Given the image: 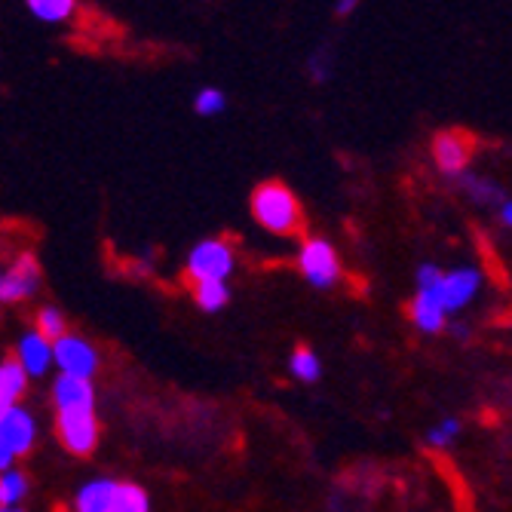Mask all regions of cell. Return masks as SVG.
<instances>
[{
    "mask_svg": "<svg viewBox=\"0 0 512 512\" xmlns=\"http://www.w3.org/2000/svg\"><path fill=\"white\" fill-rule=\"evenodd\" d=\"M28 497V476L22 470H7L0 476V506H22Z\"/></svg>",
    "mask_w": 512,
    "mask_h": 512,
    "instance_id": "16",
    "label": "cell"
},
{
    "mask_svg": "<svg viewBox=\"0 0 512 512\" xmlns=\"http://www.w3.org/2000/svg\"><path fill=\"white\" fill-rule=\"evenodd\" d=\"M37 442V424L22 405L0 411V467L13 470V460L25 457Z\"/></svg>",
    "mask_w": 512,
    "mask_h": 512,
    "instance_id": "4",
    "label": "cell"
},
{
    "mask_svg": "<svg viewBox=\"0 0 512 512\" xmlns=\"http://www.w3.org/2000/svg\"><path fill=\"white\" fill-rule=\"evenodd\" d=\"M0 512H25L22 506H0Z\"/></svg>",
    "mask_w": 512,
    "mask_h": 512,
    "instance_id": "25",
    "label": "cell"
},
{
    "mask_svg": "<svg viewBox=\"0 0 512 512\" xmlns=\"http://www.w3.org/2000/svg\"><path fill=\"white\" fill-rule=\"evenodd\" d=\"M56 433L65 451L86 457L99 445V421L96 408H77V411H59L56 414Z\"/></svg>",
    "mask_w": 512,
    "mask_h": 512,
    "instance_id": "6",
    "label": "cell"
},
{
    "mask_svg": "<svg viewBox=\"0 0 512 512\" xmlns=\"http://www.w3.org/2000/svg\"><path fill=\"white\" fill-rule=\"evenodd\" d=\"M252 215L264 230L279 234V237H292L301 230V206H298L295 194L279 181H267L255 191Z\"/></svg>",
    "mask_w": 512,
    "mask_h": 512,
    "instance_id": "2",
    "label": "cell"
},
{
    "mask_svg": "<svg viewBox=\"0 0 512 512\" xmlns=\"http://www.w3.org/2000/svg\"><path fill=\"white\" fill-rule=\"evenodd\" d=\"M28 10L40 22H65L74 13V0H28Z\"/></svg>",
    "mask_w": 512,
    "mask_h": 512,
    "instance_id": "18",
    "label": "cell"
},
{
    "mask_svg": "<svg viewBox=\"0 0 512 512\" xmlns=\"http://www.w3.org/2000/svg\"><path fill=\"white\" fill-rule=\"evenodd\" d=\"M194 301H197L200 310L218 313V310L227 307L230 289H227V283H194Z\"/></svg>",
    "mask_w": 512,
    "mask_h": 512,
    "instance_id": "15",
    "label": "cell"
},
{
    "mask_svg": "<svg viewBox=\"0 0 512 512\" xmlns=\"http://www.w3.org/2000/svg\"><path fill=\"white\" fill-rule=\"evenodd\" d=\"M224 105H227V99H224V92H221V89H200V96H197V102H194L197 114H203V117L221 114Z\"/></svg>",
    "mask_w": 512,
    "mask_h": 512,
    "instance_id": "22",
    "label": "cell"
},
{
    "mask_svg": "<svg viewBox=\"0 0 512 512\" xmlns=\"http://www.w3.org/2000/svg\"><path fill=\"white\" fill-rule=\"evenodd\" d=\"M28 381H31V375L19 365L16 356L4 359V365H0V411L19 405V399L28 390Z\"/></svg>",
    "mask_w": 512,
    "mask_h": 512,
    "instance_id": "14",
    "label": "cell"
},
{
    "mask_svg": "<svg viewBox=\"0 0 512 512\" xmlns=\"http://www.w3.org/2000/svg\"><path fill=\"white\" fill-rule=\"evenodd\" d=\"M16 359L28 371L31 378H43L46 371L56 365V344L50 338H43L37 329L25 332L16 344Z\"/></svg>",
    "mask_w": 512,
    "mask_h": 512,
    "instance_id": "11",
    "label": "cell"
},
{
    "mask_svg": "<svg viewBox=\"0 0 512 512\" xmlns=\"http://www.w3.org/2000/svg\"><path fill=\"white\" fill-rule=\"evenodd\" d=\"M298 267L304 273V279L313 289H332L341 279V261L338 252L332 249V243L325 240H307L298 252Z\"/></svg>",
    "mask_w": 512,
    "mask_h": 512,
    "instance_id": "7",
    "label": "cell"
},
{
    "mask_svg": "<svg viewBox=\"0 0 512 512\" xmlns=\"http://www.w3.org/2000/svg\"><path fill=\"white\" fill-rule=\"evenodd\" d=\"M457 436H460V421H457V417H445V421H439V424L427 433V442H430L433 448H445V445H451Z\"/></svg>",
    "mask_w": 512,
    "mask_h": 512,
    "instance_id": "21",
    "label": "cell"
},
{
    "mask_svg": "<svg viewBox=\"0 0 512 512\" xmlns=\"http://www.w3.org/2000/svg\"><path fill=\"white\" fill-rule=\"evenodd\" d=\"M40 289V267L34 255H19L10 270L0 276V301L4 304H16L31 298Z\"/></svg>",
    "mask_w": 512,
    "mask_h": 512,
    "instance_id": "8",
    "label": "cell"
},
{
    "mask_svg": "<svg viewBox=\"0 0 512 512\" xmlns=\"http://www.w3.org/2000/svg\"><path fill=\"white\" fill-rule=\"evenodd\" d=\"M234 264V249L224 240H203L191 249L184 270H188L194 283H227V276L234 273Z\"/></svg>",
    "mask_w": 512,
    "mask_h": 512,
    "instance_id": "5",
    "label": "cell"
},
{
    "mask_svg": "<svg viewBox=\"0 0 512 512\" xmlns=\"http://www.w3.org/2000/svg\"><path fill=\"white\" fill-rule=\"evenodd\" d=\"M442 270L433 267V264H424L417 270V295L408 307V316L414 322L417 332L424 335H436L448 325V307H445V298H442Z\"/></svg>",
    "mask_w": 512,
    "mask_h": 512,
    "instance_id": "3",
    "label": "cell"
},
{
    "mask_svg": "<svg viewBox=\"0 0 512 512\" xmlns=\"http://www.w3.org/2000/svg\"><path fill=\"white\" fill-rule=\"evenodd\" d=\"M53 402L56 411H77V408H96V390L89 378L59 375L53 384Z\"/></svg>",
    "mask_w": 512,
    "mask_h": 512,
    "instance_id": "13",
    "label": "cell"
},
{
    "mask_svg": "<svg viewBox=\"0 0 512 512\" xmlns=\"http://www.w3.org/2000/svg\"><path fill=\"white\" fill-rule=\"evenodd\" d=\"M56 365H59V375L92 378L99 368V353L92 350L83 338L65 335L62 341H56Z\"/></svg>",
    "mask_w": 512,
    "mask_h": 512,
    "instance_id": "9",
    "label": "cell"
},
{
    "mask_svg": "<svg viewBox=\"0 0 512 512\" xmlns=\"http://www.w3.org/2000/svg\"><path fill=\"white\" fill-rule=\"evenodd\" d=\"M482 289V273L476 267H457L442 276V298L448 313H457L467 307Z\"/></svg>",
    "mask_w": 512,
    "mask_h": 512,
    "instance_id": "12",
    "label": "cell"
},
{
    "mask_svg": "<svg viewBox=\"0 0 512 512\" xmlns=\"http://www.w3.org/2000/svg\"><path fill=\"white\" fill-rule=\"evenodd\" d=\"M463 184H467V191L479 200V203H497V206H503V191L497 188V184H491V181H479V178H473V175H463Z\"/></svg>",
    "mask_w": 512,
    "mask_h": 512,
    "instance_id": "20",
    "label": "cell"
},
{
    "mask_svg": "<svg viewBox=\"0 0 512 512\" xmlns=\"http://www.w3.org/2000/svg\"><path fill=\"white\" fill-rule=\"evenodd\" d=\"M77 512H151L145 488L117 479H92L74 497Z\"/></svg>",
    "mask_w": 512,
    "mask_h": 512,
    "instance_id": "1",
    "label": "cell"
},
{
    "mask_svg": "<svg viewBox=\"0 0 512 512\" xmlns=\"http://www.w3.org/2000/svg\"><path fill=\"white\" fill-rule=\"evenodd\" d=\"M289 371H292V378L304 381V384H313L319 375H322V365H319V356L313 350H295L289 356Z\"/></svg>",
    "mask_w": 512,
    "mask_h": 512,
    "instance_id": "17",
    "label": "cell"
},
{
    "mask_svg": "<svg viewBox=\"0 0 512 512\" xmlns=\"http://www.w3.org/2000/svg\"><path fill=\"white\" fill-rule=\"evenodd\" d=\"M500 221H503L506 227H512V197L503 200V206H500Z\"/></svg>",
    "mask_w": 512,
    "mask_h": 512,
    "instance_id": "24",
    "label": "cell"
},
{
    "mask_svg": "<svg viewBox=\"0 0 512 512\" xmlns=\"http://www.w3.org/2000/svg\"><path fill=\"white\" fill-rule=\"evenodd\" d=\"M356 4H359V0H338V4H335V13H338V16H350V13L356 10Z\"/></svg>",
    "mask_w": 512,
    "mask_h": 512,
    "instance_id": "23",
    "label": "cell"
},
{
    "mask_svg": "<svg viewBox=\"0 0 512 512\" xmlns=\"http://www.w3.org/2000/svg\"><path fill=\"white\" fill-rule=\"evenodd\" d=\"M37 332H40L43 338H50L53 344L62 341V338L68 335V329H65V316H62L56 307H43V310L37 313Z\"/></svg>",
    "mask_w": 512,
    "mask_h": 512,
    "instance_id": "19",
    "label": "cell"
},
{
    "mask_svg": "<svg viewBox=\"0 0 512 512\" xmlns=\"http://www.w3.org/2000/svg\"><path fill=\"white\" fill-rule=\"evenodd\" d=\"M470 154H473V145H470L467 132L448 129V132L436 135L433 157H436V163H439V169L445 175H463V169H467V163H470Z\"/></svg>",
    "mask_w": 512,
    "mask_h": 512,
    "instance_id": "10",
    "label": "cell"
}]
</instances>
